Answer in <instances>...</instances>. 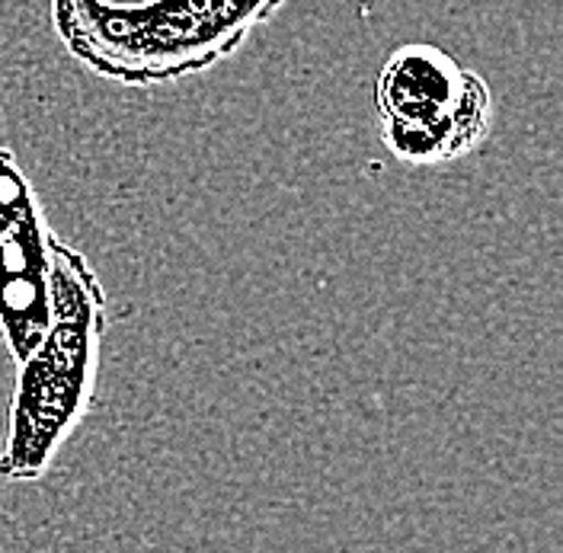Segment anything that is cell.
Returning a JSON list of instances; mask_svg holds the SVG:
<instances>
[{
    "label": "cell",
    "instance_id": "1",
    "mask_svg": "<svg viewBox=\"0 0 563 553\" xmlns=\"http://www.w3.org/2000/svg\"><path fill=\"white\" fill-rule=\"evenodd\" d=\"M103 336V281L80 250L55 237L48 327L38 346L16 362V387L0 449L3 484H38L48 474L93 400Z\"/></svg>",
    "mask_w": 563,
    "mask_h": 553
},
{
    "label": "cell",
    "instance_id": "2",
    "mask_svg": "<svg viewBox=\"0 0 563 553\" xmlns=\"http://www.w3.org/2000/svg\"><path fill=\"white\" fill-rule=\"evenodd\" d=\"M285 0H52L70 55L106 80L161 87L231 58Z\"/></svg>",
    "mask_w": 563,
    "mask_h": 553
},
{
    "label": "cell",
    "instance_id": "4",
    "mask_svg": "<svg viewBox=\"0 0 563 553\" xmlns=\"http://www.w3.org/2000/svg\"><path fill=\"white\" fill-rule=\"evenodd\" d=\"M55 234L16 154L0 144V336L23 362L48 327Z\"/></svg>",
    "mask_w": 563,
    "mask_h": 553
},
{
    "label": "cell",
    "instance_id": "3",
    "mask_svg": "<svg viewBox=\"0 0 563 553\" xmlns=\"http://www.w3.org/2000/svg\"><path fill=\"white\" fill-rule=\"evenodd\" d=\"M387 151L410 167L452 164L490 135V84L435 45H400L375 80Z\"/></svg>",
    "mask_w": 563,
    "mask_h": 553
}]
</instances>
